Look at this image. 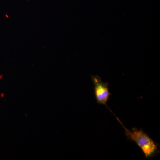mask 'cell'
I'll use <instances>...</instances> for the list:
<instances>
[{"label": "cell", "mask_w": 160, "mask_h": 160, "mask_svg": "<svg viewBox=\"0 0 160 160\" xmlns=\"http://www.w3.org/2000/svg\"><path fill=\"white\" fill-rule=\"evenodd\" d=\"M116 118L125 129L127 139L134 142L142 152L146 158L154 157L159 154L160 150L158 148V144L155 142L144 130L134 127L129 130L124 126L118 118L116 116Z\"/></svg>", "instance_id": "1"}, {"label": "cell", "mask_w": 160, "mask_h": 160, "mask_svg": "<svg viewBox=\"0 0 160 160\" xmlns=\"http://www.w3.org/2000/svg\"><path fill=\"white\" fill-rule=\"evenodd\" d=\"M91 78L94 84L95 97L97 102L99 105L106 106L112 112L107 105V102L112 95L109 91V83L103 82L98 76L92 75Z\"/></svg>", "instance_id": "2"}]
</instances>
